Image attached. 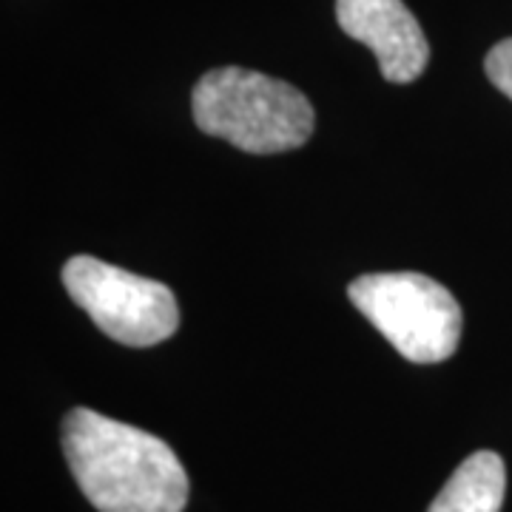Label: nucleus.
I'll return each instance as SVG.
<instances>
[{"label":"nucleus","mask_w":512,"mask_h":512,"mask_svg":"<svg viewBox=\"0 0 512 512\" xmlns=\"http://www.w3.org/2000/svg\"><path fill=\"white\" fill-rule=\"evenodd\" d=\"M63 456L100 512H183L188 476L163 439L89 407L63 419Z\"/></svg>","instance_id":"nucleus-1"},{"label":"nucleus","mask_w":512,"mask_h":512,"mask_svg":"<svg viewBox=\"0 0 512 512\" xmlns=\"http://www.w3.org/2000/svg\"><path fill=\"white\" fill-rule=\"evenodd\" d=\"M200 131L248 154H282L313 134V106L296 86L268 74L225 66L202 74L191 94Z\"/></svg>","instance_id":"nucleus-2"},{"label":"nucleus","mask_w":512,"mask_h":512,"mask_svg":"<svg viewBox=\"0 0 512 512\" xmlns=\"http://www.w3.org/2000/svg\"><path fill=\"white\" fill-rule=\"evenodd\" d=\"M348 296L404 359L436 365L456 353L464 316L456 296L436 279L424 274H367L350 282Z\"/></svg>","instance_id":"nucleus-3"},{"label":"nucleus","mask_w":512,"mask_h":512,"mask_svg":"<svg viewBox=\"0 0 512 512\" xmlns=\"http://www.w3.org/2000/svg\"><path fill=\"white\" fill-rule=\"evenodd\" d=\"M63 285L74 305L126 348H151L177 333V299L157 279L114 268L94 256H72L63 265Z\"/></svg>","instance_id":"nucleus-4"},{"label":"nucleus","mask_w":512,"mask_h":512,"mask_svg":"<svg viewBox=\"0 0 512 512\" xmlns=\"http://www.w3.org/2000/svg\"><path fill=\"white\" fill-rule=\"evenodd\" d=\"M336 23L376 55L387 83H413L427 69L430 46L404 0H336Z\"/></svg>","instance_id":"nucleus-5"},{"label":"nucleus","mask_w":512,"mask_h":512,"mask_svg":"<svg viewBox=\"0 0 512 512\" xmlns=\"http://www.w3.org/2000/svg\"><path fill=\"white\" fill-rule=\"evenodd\" d=\"M507 467L493 450H478L458 464L427 512H501Z\"/></svg>","instance_id":"nucleus-6"},{"label":"nucleus","mask_w":512,"mask_h":512,"mask_svg":"<svg viewBox=\"0 0 512 512\" xmlns=\"http://www.w3.org/2000/svg\"><path fill=\"white\" fill-rule=\"evenodd\" d=\"M484 69H487V77L495 89L512 100V37L495 43L487 60H484Z\"/></svg>","instance_id":"nucleus-7"}]
</instances>
